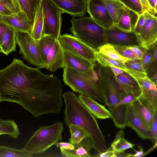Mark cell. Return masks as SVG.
<instances>
[{
  "label": "cell",
  "mask_w": 157,
  "mask_h": 157,
  "mask_svg": "<svg viewBox=\"0 0 157 157\" xmlns=\"http://www.w3.org/2000/svg\"><path fill=\"white\" fill-rule=\"evenodd\" d=\"M40 69L14 58L0 70L1 101L17 103L35 117L60 113L63 105L61 82L53 75L42 73Z\"/></svg>",
  "instance_id": "6da1fadb"
},
{
  "label": "cell",
  "mask_w": 157,
  "mask_h": 157,
  "mask_svg": "<svg viewBox=\"0 0 157 157\" xmlns=\"http://www.w3.org/2000/svg\"><path fill=\"white\" fill-rule=\"evenodd\" d=\"M65 103V122L78 126L89 134L94 149L99 153L108 150L104 136L93 115L85 107L72 92L67 91L63 94Z\"/></svg>",
  "instance_id": "7a4b0ae2"
},
{
  "label": "cell",
  "mask_w": 157,
  "mask_h": 157,
  "mask_svg": "<svg viewBox=\"0 0 157 157\" xmlns=\"http://www.w3.org/2000/svg\"><path fill=\"white\" fill-rule=\"evenodd\" d=\"M100 66L98 62L96 72L92 76L65 67L63 81L75 92L105 104L103 89L99 73Z\"/></svg>",
  "instance_id": "3957f363"
},
{
  "label": "cell",
  "mask_w": 157,
  "mask_h": 157,
  "mask_svg": "<svg viewBox=\"0 0 157 157\" xmlns=\"http://www.w3.org/2000/svg\"><path fill=\"white\" fill-rule=\"evenodd\" d=\"M70 31L74 36L86 45L98 51L106 44L105 29L90 17H82L78 19L72 17Z\"/></svg>",
  "instance_id": "277c9868"
},
{
  "label": "cell",
  "mask_w": 157,
  "mask_h": 157,
  "mask_svg": "<svg viewBox=\"0 0 157 157\" xmlns=\"http://www.w3.org/2000/svg\"><path fill=\"white\" fill-rule=\"evenodd\" d=\"M63 129V123L60 121L41 127L35 131L23 148L33 155L43 153L62 139Z\"/></svg>",
  "instance_id": "5b68a950"
},
{
  "label": "cell",
  "mask_w": 157,
  "mask_h": 157,
  "mask_svg": "<svg viewBox=\"0 0 157 157\" xmlns=\"http://www.w3.org/2000/svg\"><path fill=\"white\" fill-rule=\"evenodd\" d=\"M43 17V33L58 39L62 24L61 10L51 0H41Z\"/></svg>",
  "instance_id": "8992f818"
},
{
  "label": "cell",
  "mask_w": 157,
  "mask_h": 157,
  "mask_svg": "<svg viewBox=\"0 0 157 157\" xmlns=\"http://www.w3.org/2000/svg\"><path fill=\"white\" fill-rule=\"evenodd\" d=\"M16 41L20 48L19 53L29 63L40 68H45V64L39 51L37 40L29 33L16 32Z\"/></svg>",
  "instance_id": "52a82bcc"
},
{
  "label": "cell",
  "mask_w": 157,
  "mask_h": 157,
  "mask_svg": "<svg viewBox=\"0 0 157 157\" xmlns=\"http://www.w3.org/2000/svg\"><path fill=\"white\" fill-rule=\"evenodd\" d=\"M99 73L103 89L105 105L108 106L111 110L120 101L121 91L119 84L110 67L100 64Z\"/></svg>",
  "instance_id": "ba28073f"
},
{
  "label": "cell",
  "mask_w": 157,
  "mask_h": 157,
  "mask_svg": "<svg viewBox=\"0 0 157 157\" xmlns=\"http://www.w3.org/2000/svg\"><path fill=\"white\" fill-rule=\"evenodd\" d=\"M58 40L64 51L92 62L97 61V51L90 47L74 36L64 34L60 36Z\"/></svg>",
  "instance_id": "9c48e42d"
},
{
  "label": "cell",
  "mask_w": 157,
  "mask_h": 157,
  "mask_svg": "<svg viewBox=\"0 0 157 157\" xmlns=\"http://www.w3.org/2000/svg\"><path fill=\"white\" fill-rule=\"evenodd\" d=\"M105 32L106 44L114 46L141 47L138 36L133 31L124 32L114 25L110 28L105 29Z\"/></svg>",
  "instance_id": "30bf717a"
},
{
  "label": "cell",
  "mask_w": 157,
  "mask_h": 157,
  "mask_svg": "<svg viewBox=\"0 0 157 157\" xmlns=\"http://www.w3.org/2000/svg\"><path fill=\"white\" fill-rule=\"evenodd\" d=\"M42 56L45 68L51 72L65 67L64 50L58 39H55L47 46Z\"/></svg>",
  "instance_id": "8fae6325"
},
{
  "label": "cell",
  "mask_w": 157,
  "mask_h": 157,
  "mask_svg": "<svg viewBox=\"0 0 157 157\" xmlns=\"http://www.w3.org/2000/svg\"><path fill=\"white\" fill-rule=\"evenodd\" d=\"M87 12L96 23L105 29H108L114 25L102 0H88Z\"/></svg>",
  "instance_id": "7c38bea8"
},
{
  "label": "cell",
  "mask_w": 157,
  "mask_h": 157,
  "mask_svg": "<svg viewBox=\"0 0 157 157\" xmlns=\"http://www.w3.org/2000/svg\"><path fill=\"white\" fill-rule=\"evenodd\" d=\"M127 126L133 129L143 140H148L156 144L150 129L139 116L132 104L128 105L127 112Z\"/></svg>",
  "instance_id": "4fadbf2b"
},
{
  "label": "cell",
  "mask_w": 157,
  "mask_h": 157,
  "mask_svg": "<svg viewBox=\"0 0 157 157\" xmlns=\"http://www.w3.org/2000/svg\"><path fill=\"white\" fill-rule=\"evenodd\" d=\"M64 56L65 67L89 76H93L95 73V62H92L65 51H64Z\"/></svg>",
  "instance_id": "5bb4252c"
},
{
  "label": "cell",
  "mask_w": 157,
  "mask_h": 157,
  "mask_svg": "<svg viewBox=\"0 0 157 157\" xmlns=\"http://www.w3.org/2000/svg\"><path fill=\"white\" fill-rule=\"evenodd\" d=\"M62 11L73 17L84 16L88 0H51Z\"/></svg>",
  "instance_id": "9a60e30c"
},
{
  "label": "cell",
  "mask_w": 157,
  "mask_h": 157,
  "mask_svg": "<svg viewBox=\"0 0 157 157\" xmlns=\"http://www.w3.org/2000/svg\"><path fill=\"white\" fill-rule=\"evenodd\" d=\"M141 47L149 49L157 43V17L149 19L137 35Z\"/></svg>",
  "instance_id": "2e32d148"
},
{
  "label": "cell",
  "mask_w": 157,
  "mask_h": 157,
  "mask_svg": "<svg viewBox=\"0 0 157 157\" xmlns=\"http://www.w3.org/2000/svg\"><path fill=\"white\" fill-rule=\"evenodd\" d=\"M139 85L140 94L139 97L146 100L157 109V84L147 76L134 78Z\"/></svg>",
  "instance_id": "e0dca14e"
},
{
  "label": "cell",
  "mask_w": 157,
  "mask_h": 157,
  "mask_svg": "<svg viewBox=\"0 0 157 157\" xmlns=\"http://www.w3.org/2000/svg\"><path fill=\"white\" fill-rule=\"evenodd\" d=\"M2 21L16 32L29 33L32 29L30 22L22 10L9 15L3 16Z\"/></svg>",
  "instance_id": "ac0fdd59"
},
{
  "label": "cell",
  "mask_w": 157,
  "mask_h": 157,
  "mask_svg": "<svg viewBox=\"0 0 157 157\" xmlns=\"http://www.w3.org/2000/svg\"><path fill=\"white\" fill-rule=\"evenodd\" d=\"M132 105L140 117L150 129L154 112L157 111L145 99L139 97Z\"/></svg>",
  "instance_id": "d6986e66"
},
{
  "label": "cell",
  "mask_w": 157,
  "mask_h": 157,
  "mask_svg": "<svg viewBox=\"0 0 157 157\" xmlns=\"http://www.w3.org/2000/svg\"><path fill=\"white\" fill-rule=\"evenodd\" d=\"M140 15L124 6L116 25L118 29L124 32L134 31Z\"/></svg>",
  "instance_id": "ffe728a7"
},
{
  "label": "cell",
  "mask_w": 157,
  "mask_h": 157,
  "mask_svg": "<svg viewBox=\"0 0 157 157\" xmlns=\"http://www.w3.org/2000/svg\"><path fill=\"white\" fill-rule=\"evenodd\" d=\"M78 98L85 107L97 119H105L111 118L110 112L104 106L102 105L95 100L81 94Z\"/></svg>",
  "instance_id": "44dd1931"
},
{
  "label": "cell",
  "mask_w": 157,
  "mask_h": 157,
  "mask_svg": "<svg viewBox=\"0 0 157 157\" xmlns=\"http://www.w3.org/2000/svg\"><path fill=\"white\" fill-rule=\"evenodd\" d=\"M72 150L60 149L63 156L65 157H90L92 156L90 153L94 145L90 137L84 139L79 144L74 145Z\"/></svg>",
  "instance_id": "7402d4cb"
},
{
  "label": "cell",
  "mask_w": 157,
  "mask_h": 157,
  "mask_svg": "<svg viewBox=\"0 0 157 157\" xmlns=\"http://www.w3.org/2000/svg\"><path fill=\"white\" fill-rule=\"evenodd\" d=\"M16 31L9 27L4 32L0 44V48L6 56L16 51Z\"/></svg>",
  "instance_id": "603a6c76"
},
{
  "label": "cell",
  "mask_w": 157,
  "mask_h": 157,
  "mask_svg": "<svg viewBox=\"0 0 157 157\" xmlns=\"http://www.w3.org/2000/svg\"><path fill=\"white\" fill-rule=\"evenodd\" d=\"M128 105H117L110 110L111 118L117 128H124L127 126V112Z\"/></svg>",
  "instance_id": "cb8c5ba5"
},
{
  "label": "cell",
  "mask_w": 157,
  "mask_h": 157,
  "mask_svg": "<svg viewBox=\"0 0 157 157\" xmlns=\"http://www.w3.org/2000/svg\"><path fill=\"white\" fill-rule=\"evenodd\" d=\"M121 92L131 91L140 92L136 81L125 71L116 76Z\"/></svg>",
  "instance_id": "d4e9b609"
},
{
  "label": "cell",
  "mask_w": 157,
  "mask_h": 157,
  "mask_svg": "<svg viewBox=\"0 0 157 157\" xmlns=\"http://www.w3.org/2000/svg\"><path fill=\"white\" fill-rule=\"evenodd\" d=\"M21 10L33 25L36 14L41 0H17Z\"/></svg>",
  "instance_id": "484cf974"
},
{
  "label": "cell",
  "mask_w": 157,
  "mask_h": 157,
  "mask_svg": "<svg viewBox=\"0 0 157 157\" xmlns=\"http://www.w3.org/2000/svg\"><path fill=\"white\" fill-rule=\"evenodd\" d=\"M34 39H40L44 36L43 9L41 2L37 11L32 29L29 33Z\"/></svg>",
  "instance_id": "4316f807"
},
{
  "label": "cell",
  "mask_w": 157,
  "mask_h": 157,
  "mask_svg": "<svg viewBox=\"0 0 157 157\" xmlns=\"http://www.w3.org/2000/svg\"><path fill=\"white\" fill-rule=\"evenodd\" d=\"M124 134L123 130L118 131L110 147L117 155L123 152L128 149L132 148L135 145L128 142L124 138Z\"/></svg>",
  "instance_id": "83f0119b"
},
{
  "label": "cell",
  "mask_w": 157,
  "mask_h": 157,
  "mask_svg": "<svg viewBox=\"0 0 157 157\" xmlns=\"http://www.w3.org/2000/svg\"><path fill=\"white\" fill-rule=\"evenodd\" d=\"M113 20L114 25L117 22L124 6L118 0H102Z\"/></svg>",
  "instance_id": "f1b7e54d"
},
{
  "label": "cell",
  "mask_w": 157,
  "mask_h": 157,
  "mask_svg": "<svg viewBox=\"0 0 157 157\" xmlns=\"http://www.w3.org/2000/svg\"><path fill=\"white\" fill-rule=\"evenodd\" d=\"M98 51L111 59L124 63L127 61L135 60L123 56L116 50L113 45L107 44L101 47Z\"/></svg>",
  "instance_id": "f546056e"
},
{
  "label": "cell",
  "mask_w": 157,
  "mask_h": 157,
  "mask_svg": "<svg viewBox=\"0 0 157 157\" xmlns=\"http://www.w3.org/2000/svg\"><path fill=\"white\" fill-rule=\"evenodd\" d=\"M17 0H0V13L9 15L21 11Z\"/></svg>",
  "instance_id": "4dcf8cb0"
},
{
  "label": "cell",
  "mask_w": 157,
  "mask_h": 157,
  "mask_svg": "<svg viewBox=\"0 0 157 157\" xmlns=\"http://www.w3.org/2000/svg\"><path fill=\"white\" fill-rule=\"evenodd\" d=\"M0 130L6 133L7 135L17 139L20 134L18 127L14 120L0 118Z\"/></svg>",
  "instance_id": "1f68e13d"
},
{
  "label": "cell",
  "mask_w": 157,
  "mask_h": 157,
  "mask_svg": "<svg viewBox=\"0 0 157 157\" xmlns=\"http://www.w3.org/2000/svg\"><path fill=\"white\" fill-rule=\"evenodd\" d=\"M68 127L71 133L69 142L73 145L78 144L86 138L90 137L85 130L78 126L71 125Z\"/></svg>",
  "instance_id": "d6a6232c"
},
{
  "label": "cell",
  "mask_w": 157,
  "mask_h": 157,
  "mask_svg": "<svg viewBox=\"0 0 157 157\" xmlns=\"http://www.w3.org/2000/svg\"><path fill=\"white\" fill-rule=\"evenodd\" d=\"M31 155L23 148L17 149L9 147L0 146V157H32Z\"/></svg>",
  "instance_id": "836d02e7"
},
{
  "label": "cell",
  "mask_w": 157,
  "mask_h": 157,
  "mask_svg": "<svg viewBox=\"0 0 157 157\" xmlns=\"http://www.w3.org/2000/svg\"><path fill=\"white\" fill-rule=\"evenodd\" d=\"M96 59L97 62L102 66L109 67H115L125 72L126 71V68L124 63L111 59L97 51L96 52Z\"/></svg>",
  "instance_id": "e575fe53"
},
{
  "label": "cell",
  "mask_w": 157,
  "mask_h": 157,
  "mask_svg": "<svg viewBox=\"0 0 157 157\" xmlns=\"http://www.w3.org/2000/svg\"><path fill=\"white\" fill-rule=\"evenodd\" d=\"M140 94V92L131 91L121 92L120 101L117 105L132 104L139 97Z\"/></svg>",
  "instance_id": "d590c367"
},
{
  "label": "cell",
  "mask_w": 157,
  "mask_h": 157,
  "mask_svg": "<svg viewBox=\"0 0 157 157\" xmlns=\"http://www.w3.org/2000/svg\"><path fill=\"white\" fill-rule=\"evenodd\" d=\"M154 17H157L149 11L146 10L143 12L140 15L138 22L134 32L137 35H138L142 27L150 19Z\"/></svg>",
  "instance_id": "8d00e7d4"
},
{
  "label": "cell",
  "mask_w": 157,
  "mask_h": 157,
  "mask_svg": "<svg viewBox=\"0 0 157 157\" xmlns=\"http://www.w3.org/2000/svg\"><path fill=\"white\" fill-rule=\"evenodd\" d=\"M123 5L139 15L143 13L142 6L139 0H118Z\"/></svg>",
  "instance_id": "74e56055"
},
{
  "label": "cell",
  "mask_w": 157,
  "mask_h": 157,
  "mask_svg": "<svg viewBox=\"0 0 157 157\" xmlns=\"http://www.w3.org/2000/svg\"><path fill=\"white\" fill-rule=\"evenodd\" d=\"M154 45L149 49L145 48L144 54L141 60L143 67L145 71L148 68L151 62L153 56V48Z\"/></svg>",
  "instance_id": "f35d334b"
},
{
  "label": "cell",
  "mask_w": 157,
  "mask_h": 157,
  "mask_svg": "<svg viewBox=\"0 0 157 157\" xmlns=\"http://www.w3.org/2000/svg\"><path fill=\"white\" fill-rule=\"evenodd\" d=\"M126 68L133 70L144 73H146L144 68L141 60L135 59L127 61L125 63Z\"/></svg>",
  "instance_id": "ab89813d"
},
{
  "label": "cell",
  "mask_w": 157,
  "mask_h": 157,
  "mask_svg": "<svg viewBox=\"0 0 157 157\" xmlns=\"http://www.w3.org/2000/svg\"><path fill=\"white\" fill-rule=\"evenodd\" d=\"M156 70H157V43L154 46L152 57L150 64L146 72L147 75Z\"/></svg>",
  "instance_id": "60d3db41"
},
{
  "label": "cell",
  "mask_w": 157,
  "mask_h": 157,
  "mask_svg": "<svg viewBox=\"0 0 157 157\" xmlns=\"http://www.w3.org/2000/svg\"><path fill=\"white\" fill-rule=\"evenodd\" d=\"M114 47L116 50L123 56L133 59H138L136 55L130 49L124 47Z\"/></svg>",
  "instance_id": "b9f144b4"
},
{
  "label": "cell",
  "mask_w": 157,
  "mask_h": 157,
  "mask_svg": "<svg viewBox=\"0 0 157 157\" xmlns=\"http://www.w3.org/2000/svg\"><path fill=\"white\" fill-rule=\"evenodd\" d=\"M152 135L155 140H157V111L154 112L150 128Z\"/></svg>",
  "instance_id": "7bdbcfd3"
},
{
  "label": "cell",
  "mask_w": 157,
  "mask_h": 157,
  "mask_svg": "<svg viewBox=\"0 0 157 157\" xmlns=\"http://www.w3.org/2000/svg\"><path fill=\"white\" fill-rule=\"evenodd\" d=\"M130 49L136 55L139 60H141L143 56L145 48L141 47L131 46L124 47Z\"/></svg>",
  "instance_id": "ee69618b"
},
{
  "label": "cell",
  "mask_w": 157,
  "mask_h": 157,
  "mask_svg": "<svg viewBox=\"0 0 157 157\" xmlns=\"http://www.w3.org/2000/svg\"><path fill=\"white\" fill-rule=\"evenodd\" d=\"M54 145H56L57 147L59 148L60 149L66 150H72L75 148L74 145L69 142H57Z\"/></svg>",
  "instance_id": "f6af8a7d"
},
{
  "label": "cell",
  "mask_w": 157,
  "mask_h": 157,
  "mask_svg": "<svg viewBox=\"0 0 157 157\" xmlns=\"http://www.w3.org/2000/svg\"><path fill=\"white\" fill-rule=\"evenodd\" d=\"M99 155L98 156L100 157H117V154L111 148L104 152L99 153Z\"/></svg>",
  "instance_id": "bcb514c9"
},
{
  "label": "cell",
  "mask_w": 157,
  "mask_h": 157,
  "mask_svg": "<svg viewBox=\"0 0 157 157\" xmlns=\"http://www.w3.org/2000/svg\"><path fill=\"white\" fill-rule=\"evenodd\" d=\"M139 0L142 6L143 12L146 10L150 11L151 10L153 9L150 5L148 0Z\"/></svg>",
  "instance_id": "7dc6e473"
},
{
  "label": "cell",
  "mask_w": 157,
  "mask_h": 157,
  "mask_svg": "<svg viewBox=\"0 0 157 157\" xmlns=\"http://www.w3.org/2000/svg\"><path fill=\"white\" fill-rule=\"evenodd\" d=\"M139 149V151H136L132 148L134 151L135 152V153L134 154H128L126 156L127 157H142L144 155V149L140 146H138Z\"/></svg>",
  "instance_id": "c3c4849f"
},
{
  "label": "cell",
  "mask_w": 157,
  "mask_h": 157,
  "mask_svg": "<svg viewBox=\"0 0 157 157\" xmlns=\"http://www.w3.org/2000/svg\"><path fill=\"white\" fill-rule=\"evenodd\" d=\"M9 27L3 21H0V44L4 32Z\"/></svg>",
  "instance_id": "681fc988"
},
{
  "label": "cell",
  "mask_w": 157,
  "mask_h": 157,
  "mask_svg": "<svg viewBox=\"0 0 157 157\" xmlns=\"http://www.w3.org/2000/svg\"><path fill=\"white\" fill-rule=\"evenodd\" d=\"M147 75L151 81L155 84H157V70L150 74Z\"/></svg>",
  "instance_id": "f907efd6"
},
{
  "label": "cell",
  "mask_w": 157,
  "mask_h": 157,
  "mask_svg": "<svg viewBox=\"0 0 157 157\" xmlns=\"http://www.w3.org/2000/svg\"><path fill=\"white\" fill-rule=\"evenodd\" d=\"M110 67L115 76L122 73L124 71L121 69L115 67Z\"/></svg>",
  "instance_id": "816d5d0a"
},
{
  "label": "cell",
  "mask_w": 157,
  "mask_h": 157,
  "mask_svg": "<svg viewBox=\"0 0 157 157\" xmlns=\"http://www.w3.org/2000/svg\"><path fill=\"white\" fill-rule=\"evenodd\" d=\"M157 0H153L152 7L156 11L157 10Z\"/></svg>",
  "instance_id": "f5cc1de1"
},
{
  "label": "cell",
  "mask_w": 157,
  "mask_h": 157,
  "mask_svg": "<svg viewBox=\"0 0 157 157\" xmlns=\"http://www.w3.org/2000/svg\"><path fill=\"white\" fill-rule=\"evenodd\" d=\"M4 134L7 135L6 133L4 131L0 130V135Z\"/></svg>",
  "instance_id": "db71d44e"
},
{
  "label": "cell",
  "mask_w": 157,
  "mask_h": 157,
  "mask_svg": "<svg viewBox=\"0 0 157 157\" xmlns=\"http://www.w3.org/2000/svg\"><path fill=\"white\" fill-rule=\"evenodd\" d=\"M153 0H148V2L150 4V5L152 7V4H153Z\"/></svg>",
  "instance_id": "11a10c76"
},
{
  "label": "cell",
  "mask_w": 157,
  "mask_h": 157,
  "mask_svg": "<svg viewBox=\"0 0 157 157\" xmlns=\"http://www.w3.org/2000/svg\"><path fill=\"white\" fill-rule=\"evenodd\" d=\"M3 16L0 13V21H2Z\"/></svg>",
  "instance_id": "9f6ffc18"
},
{
  "label": "cell",
  "mask_w": 157,
  "mask_h": 157,
  "mask_svg": "<svg viewBox=\"0 0 157 157\" xmlns=\"http://www.w3.org/2000/svg\"><path fill=\"white\" fill-rule=\"evenodd\" d=\"M0 52L3 53L2 51L1 48H0Z\"/></svg>",
  "instance_id": "6f0895ef"
},
{
  "label": "cell",
  "mask_w": 157,
  "mask_h": 157,
  "mask_svg": "<svg viewBox=\"0 0 157 157\" xmlns=\"http://www.w3.org/2000/svg\"><path fill=\"white\" fill-rule=\"evenodd\" d=\"M1 98L0 97V102H1Z\"/></svg>",
  "instance_id": "680465c9"
}]
</instances>
